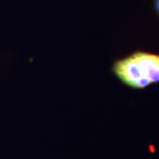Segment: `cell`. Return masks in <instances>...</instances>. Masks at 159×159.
Instances as JSON below:
<instances>
[{
  "label": "cell",
  "instance_id": "6da1fadb",
  "mask_svg": "<svg viewBox=\"0 0 159 159\" xmlns=\"http://www.w3.org/2000/svg\"><path fill=\"white\" fill-rule=\"evenodd\" d=\"M113 72L125 85L144 89L159 82V54L136 51L115 63Z\"/></svg>",
  "mask_w": 159,
  "mask_h": 159
},
{
  "label": "cell",
  "instance_id": "7a4b0ae2",
  "mask_svg": "<svg viewBox=\"0 0 159 159\" xmlns=\"http://www.w3.org/2000/svg\"><path fill=\"white\" fill-rule=\"evenodd\" d=\"M155 8L159 14V0H155Z\"/></svg>",
  "mask_w": 159,
  "mask_h": 159
}]
</instances>
